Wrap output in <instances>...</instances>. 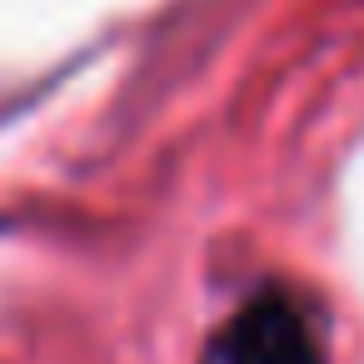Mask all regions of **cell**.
Segmentation results:
<instances>
[{"mask_svg":"<svg viewBox=\"0 0 364 364\" xmlns=\"http://www.w3.org/2000/svg\"><path fill=\"white\" fill-rule=\"evenodd\" d=\"M205 364H324L314 309L279 284L259 289L215 329Z\"/></svg>","mask_w":364,"mask_h":364,"instance_id":"cell-1","label":"cell"}]
</instances>
